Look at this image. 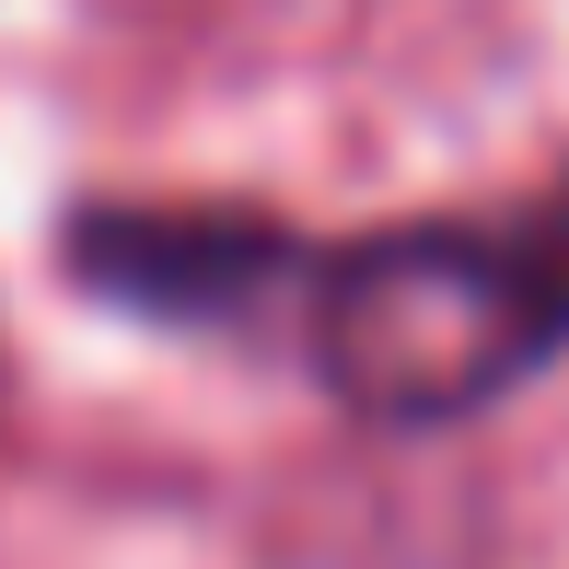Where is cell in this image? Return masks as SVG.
Listing matches in <instances>:
<instances>
[{
	"mask_svg": "<svg viewBox=\"0 0 569 569\" xmlns=\"http://www.w3.org/2000/svg\"><path fill=\"white\" fill-rule=\"evenodd\" d=\"M70 268L174 326H279L302 372L383 430L477 419L569 349V198L419 210L338 244L232 210H82Z\"/></svg>",
	"mask_w": 569,
	"mask_h": 569,
	"instance_id": "cell-1",
	"label": "cell"
}]
</instances>
